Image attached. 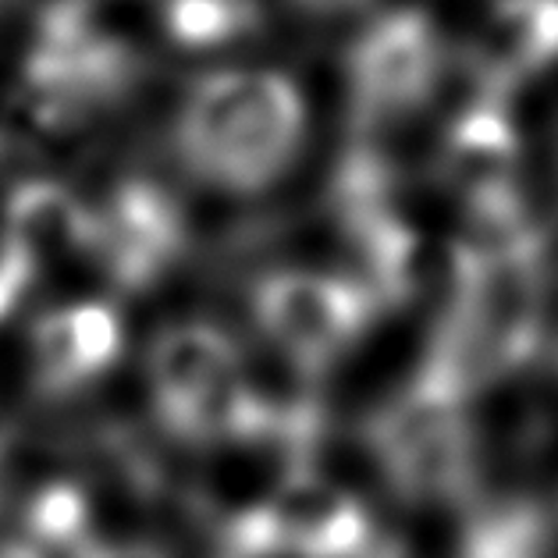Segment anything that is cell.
Segmentation results:
<instances>
[{"label":"cell","mask_w":558,"mask_h":558,"mask_svg":"<svg viewBox=\"0 0 558 558\" xmlns=\"http://www.w3.org/2000/svg\"><path fill=\"white\" fill-rule=\"evenodd\" d=\"M310 132L306 93L267 64L203 72L174 104L171 149L196 185L228 199L264 196L292 174Z\"/></svg>","instance_id":"1"},{"label":"cell","mask_w":558,"mask_h":558,"mask_svg":"<svg viewBox=\"0 0 558 558\" xmlns=\"http://www.w3.org/2000/svg\"><path fill=\"white\" fill-rule=\"evenodd\" d=\"M448 47L438 19L420 4L374 11L345 53V93L360 121H410L438 97Z\"/></svg>","instance_id":"2"},{"label":"cell","mask_w":558,"mask_h":558,"mask_svg":"<svg viewBox=\"0 0 558 558\" xmlns=\"http://www.w3.org/2000/svg\"><path fill=\"white\" fill-rule=\"evenodd\" d=\"M267 338L292 360H331L356 338L360 295L317 270H281L256 295Z\"/></svg>","instance_id":"3"},{"label":"cell","mask_w":558,"mask_h":558,"mask_svg":"<svg viewBox=\"0 0 558 558\" xmlns=\"http://www.w3.org/2000/svg\"><path fill=\"white\" fill-rule=\"evenodd\" d=\"M154 399L189 430L242 405V356L221 331L182 328L160 345L154 360Z\"/></svg>","instance_id":"4"},{"label":"cell","mask_w":558,"mask_h":558,"mask_svg":"<svg viewBox=\"0 0 558 558\" xmlns=\"http://www.w3.org/2000/svg\"><path fill=\"white\" fill-rule=\"evenodd\" d=\"M121 356V320L104 303H75L47 313L33 331V371L50 391L93 385Z\"/></svg>","instance_id":"5"},{"label":"cell","mask_w":558,"mask_h":558,"mask_svg":"<svg viewBox=\"0 0 558 558\" xmlns=\"http://www.w3.org/2000/svg\"><path fill=\"white\" fill-rule=\"evenodd\" d=\"M89 217L61 185L36 182L19 189L8 203L4 246L15 250L25 264H36L50 250L75 246L89 239Z\"/></svg>","instance_id":"6"},{"label":"cell","mask_w":558,"mask_h":558,"mask_svg":"<svg viewBox=\"0 0 558 558\" xmlns=\"http://www.w3.org/2000/svg\"><path fill=\"white\" fill-rule=\"evenodd\" d=\"M174 47L221 50L260 29V0H146Z\"/></svg>","instance_id":"7"},{"label":"cell","mask_w":558,"mask_h":558,"mask_svg":"<svg viewBox=\"0 0 558 558\" xmlns=\"http://www.w3.org/2000/svg\"><path fill=\"white\" fill-rule=\"evenodd\" d=\"M83 558H171V555L146 541H111V544H97V548H86Z\"/></svg>","instance_id":"8"},{"label":"cell","mask_w":558,"mask_h":558,"mask_svg":"<svg viewBox=\"0 0 558 558\" xmlns=\"http://www.w3.org/2000/svg\"><path fill=\"white\" fill-rule=\"evenodd\" d=\"M295 8H303L306 15H320V19H342V15H356L366 11L374 0H292Z\"/></svg>","instance_id":"9"},{"label":"cell","mask_w":558,"mask_h":558,"mask_svg":"<svg viewBox=\"0 0 558 558\" xmlns=\"http://www.w3.org/2000/svg\"><path fill=\"white\" fill-rule=\"evenodd\" d=\"M0 558H33L29 548H22V551H0Z\"/></svg>","instance_id":"10"}]
</instances>
